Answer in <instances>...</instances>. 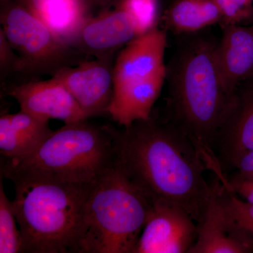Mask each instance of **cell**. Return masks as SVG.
Listing matches in <instances>:
<instances>
[{
    "mask_svg": "<svg viewBox=\"0 0 253 253\" xmlns=\"http://www.w3.org/2000/svg\"><path fill=\"white\" fill-rule=\"evenodd\" d=\"M115 165L151 204L182 208L197 222L212 193L207 163L192 141L166 120L151 116L117 129Z\"/></svg>",
    "mask_w": 253,
    "mask_h": 253,
    "instance_id": "cell-1",
    "label": "cell"
},
{
    "mask_svg": "<svg viewBox=\"0 0 253 253\" xmlns=\"http://www.w3.org/2000/svg\"><path fill=\"white\" fill-rule=\"evenodd\" d=\"M166 66L167 119L194 142L212 172L213 146L232 107L234 93L223 81L214 37L184 34Z\"/></svg>",
    "mask_w": 253,
    "mask_h": 253,
    "instance_id": "cell-2",
    "label": "cell"
},
{
    "mask_svg": "<svg viewBox=\"0 0 253 253\" xmlns=\"http://www.w3.org/2000/svg\"><path fill=\"white\" fill-rule=\"evenodd\" d=\"M21 253H76L84 210L94 184H73L42 176L11 174Z\"/></svg>",
    "mask_w": 253,
    "mask_h": 253,
    "instance_id": "cell-3",
    "label": "cell"
},
{
    "mask_svg": "<svg viewBox=\"0 0 253 253\" xmlns=\"http://www.w3.org/2000/svg\"><path fill=\"white\" fill-rule=\"evenodd\" d=\"M86 120L65 124L21 160L1 158V176H42L73 184H94L115 166L117 129Z\"/></svg>",
    "mask_w": 253,
    "mask_h": 253,
    "instance_id": "cell-4",
    "label": "cell"
},
{
    "mask_svg": "<svg viewBox=\"0 0 253 253\" xmlns=\"http://www.w3.org/2000/svg\"><path fill=\"white\" fill-rule=\"evenodd\" d=\"M152 209L115 165L91 190L76 253H134Z\"/></svg>",
    "mask_w": 253,
    "mask_h": 253,
    "instance_id": "cell-5",
    "label": "cell"
},
{
    "mask_svg": "<svg viewBox=\"0 0 253 253\" xmlns=\"http://www.w3.org/2000/svg\"><path fill=\"white\" fill-rule=\"evenodd\" d=\"M5 36L19 54V71L54 72L66 65L71 47L59 41L42 21L23 5H9L1 11Z\"/></svg>",
    "mask_w": 253,
    "mask_h": 253,
    "instance_id": "cell-6",
    "label": "cell"
},
{
    "mask_svg": "<svg viewBox=\"0 0 253 253\" xmlns=\"http://www.w3.org/2000/svg\"><path fill=\"white\" fill-rule=\"evenodd\" d=\"M253 149V74L241 82L234 93L232 107L213 146L214 174L221 181L234 171L236 163Z\"/></svg>",
    "mask_w": 253,
    "mask_h": 253,
    "instance_id": "cell-7",
    "label": "cell"
},
{
    "mask_svg": "<svg viewBox=\"0 0 253 253\" xmlns=\"http://www.w3.org/2000/svg\"><path fill=\"white\" fill-rule=\"evenodd\" d=\"M215 176L207 206L196 222V239L188 253H252L253 236L240 227L227 211Z\"/></svg>",
    "mask_w": 253,
    "mask_h": 253,
    "instance_id": "cell-8",
    "label": "cell"
},
{
    "mask_svg": "<svg viewBox=\"0 0 253 253\" xmlns=\"http://www.w3.org/2000/svg\"><path fill=\"white\" fill-rule=\"evenodd\" d=\"M196 228V221L182 208L154 205L134 253H188Z\"/></svg>",
    "mask_w": 253,
    "mask_h": 253,
    "instance_id": "cell-9",
    "label": "cell"
},
{
    "mask_svg": "<svg viewBox=\"0 0 253 253\" xmlns=\"http://www.w3.org/2000/svg\"><path fill=\"white\" fill-rule=\"evenodd\" d=\"M109 57L64 66L53 75L66 86L87 118L108 113L113 94Z\"/></svg>",
    "mask_w": 253,
    "mask_h": 253,
    "instance_id": "cell-10",
    "label": "cell"
},
{
    "mask_svg": "<svg viewBox=\"0 0 253 253\" xmlns=\"http://www.w3.org/2000/svg\"><path fill=\"white\" fill-rule=\"evenodd\" d=\"M8 94L17 101L21 111L45 121L68 124L88 118L66 86L53 77L13 86Z\"/></svg>",
    "mask_w": 253,
    "mask_h": 253,
    "instance_id": "cell-11",
    "label": "cell"
},
{
    "mask_svg": "<svg viewBox=\"0 0 253 253\" xmlns=\"http://www.w3.org/2000/svg\"><path fill=\"white\" fill-rule=\"evenodd\" d=\"M167 42L166 32L156 27L127 43L113 66V87L166 73Z\"/></svg>",
    "mask_w": 253,
    "mask_h": 253,
    "instance_id": "cell-12",
    "label": "cell"
},
{
    "mask_svg": "<svg viewBox=\"0 0 253 253\" xmlns=\"http://www.w3.org/2000/svg\"><path fill=\"white\" fill-rule=\"evenodd\" d=\"M139 36L135 23L124 10L102 13L91 17L83 26L71 47H77L97 56L110 57V54Z\"/></svg>",
    "mask_w": 253,
    "mask_h": 253,
    "instance_id": "cell-13",
    "label": "cell"
},
{
    "mask_svg": "<svg viewBox=\"0 0 253 253\" xmlns=\"http://www.w3.org/2000/svg\"><path fill=\"white\" fill-rule=\"evenodd\" d=\"M217 55L221 76L228 90L234 93L241 82L253 74V25L221 26Z\"/></svg>",
    "mask_w": 253,
    "mask_h": 253,
    "instance_id": "cell-14",
    "label": "cell"
},
{
    "mask_svg": "<svg viewBox=\"0 0 253 253\" xmlns=\"http://www.w3.org/2000/svg\"><path fill=\"white\" fill-rule=\"evenodd\" d=\"M49 121L21 111L0 118V154L6 160H21L34 153L51 134Z\"/></svg>",
    "mask_w": 253,
    "mask_h": 253,
    "instance_id": "cell-15",
    "label": "cell"
},
{
    "mask_svg": "<svg viewBox=\"0 0 253 253\" xmlns=\"http://www.w3.org/2000/svg\"><path fill=\"white\" fill-rule=\"evenodd\" d=\"M166 80L165 73L115 86L108 113L123 127L131 126L136 121L149 119Z\"/></svg>",
    "mask_w": 253,
    "mask_h": 253,
    "instance_id": "cell-16",
    "label": "cell"
},
{
    "mask_svg": "<svg viewBox=\"0 0 253 253\" xmlns=\"http://www.w3.org/2000/svg\"><path fill=\"white\" fill-rule=\"evenodd\" d=\"M31 11L69 47L81 28L91 18L86 0H51Z\"/></svg>",
    "mask_w": 253,
    "mask_h": 253,
    "instance_id": "cell-17",
    "label": "cell"
},
{
    "mask_svg": "<svg viewBox=\"0 0 253 253\" xmlns=\"http://www.w3.org/2000/svg\"><path fill=\"white\" fill-rule=\"evenodd\" d=\"M221 21L220 11L213 0H176L165 17L166 27L180 35L204 31Z\"/></svg>",
    "mask_w": 253,
    "mask_h": 253,
    "instance_id": "cell-18",
    "label": "cell"
},
{
    "mask_svg": "<svg viewBox=\"0 0 253 253\" xmlns=\"http://www.w3.org/2000/svg\"><path fill=\"white\" fill-rule=\"evenodd\" d=\"M2 176L0 181V253H21V234L18 229L12 201L5 194Z\"/></svg>",
    "mask_w": 253,
    "mask_h": 253,
    "instance_id": "cell-19",
    "label": "cell"
},
{
    "mask_svg": "<svg viewBox=\"0 0 253 253\" xmlns=\"http://www.w3.org/2000/svg\"><path fill=\"white\" fill-rule=\"evenodd\" d=\"M118 8L131 16L135 23L139 36L156 28L158 0H121Z\"/></svg>",
    "mask_w": 253,
    "mask_h": 253,
    "instance_id": "cell-20",
    "label": "cell"
},
{
    "mask_svg": "<svg viewBox=\"0 0 253 253\" xmlns=\"http://www.w3.org/2000/svg\"><path fill=\"white\" fill-rule=\"evenodd\" d=\"M219 192L223 204L240 227L253 236V205L240 199L221 181Z\"/></svg>",
    "mask_w": 253,
    "mask_h": 253,
    "instance_id": "cell-21",
    "label": "cell"
},
{
    "mask_svg": "<svg viewBox=\"0 0 253 253\" xmlns=\"http://www.w3.org/2000/svg\"><path fill=\"white\" fill-rule=\"evenodd\" d=\"M220 11L221 26L247 25L253 17V0H213Z\"/></svg>",
    "mask_w": 253,
    "mask_h": 253,
    "instance_id": "cell-22",
    "label": "cell"
},
{
    "mask_svg": "<svg viewBox=\"0 0 253 253\" xmlns=\"http://www.w3.org/2000/svg\"><path fill=\"white\" fill-rule=\"evenodd\" d=\"M14 48L10 44L4 31L1 28L0 31V68L1 74L19 71L20 58L14 53Z\"/></svg>",
    "mask_w": 253,
    "mask_h": 253,
    "instance_id": "cell-23",
    "label": "cell"
},
{
    "mask_svg": "<svg viewBox=\"0 0 253 253\" xmlns=\"http://www.w3.org/2000/svg\"><path fill=\"white\" fill-rule=\"evenodd\" d=\"M49 1L51 0H26V4L28 9L31 11H36Z\"/></svg>",
    "mask_w": 253,
    "mask_h": 253,
    "instance_id": "cell-24",
    "label": "cell"
},
{
    "mask_svg": "<svg viewBox=\"0 0 253 253\" xmlns=\"http://www.w3.org/2000/svg\"><path fill=\"white\" fill-rule=\"evenodd\" d=\"M247 25H253V17L251 18V21H249Z\"/></svg>",
    "mask_w": 253,
    "mask_h": 253,
    "instance_id": "cell-25",
    "label": "cell"
}]
</instances>
